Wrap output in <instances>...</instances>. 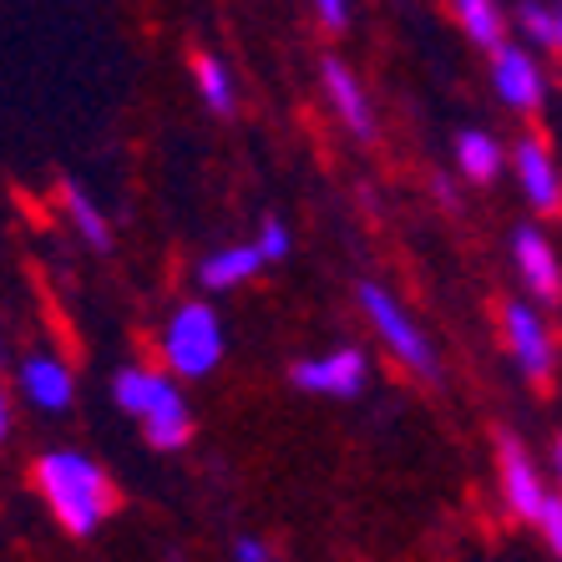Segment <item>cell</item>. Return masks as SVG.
Listing matches in <instances>:
<instances>
[{
    "mask_svg": "<svg viewBox=\"0 0 562 562\" xmlns=\"http://www.w3.org/2000/svg\"><path fill=\"white\" fill-rule=\"evenodd\" d=\"M21 391H26V401L36 411L61 416L71 406V395H77V380H71L66 360H56V355H26L21 360Z\"/></svg>",
    "mask_w": 562,
    "mask_h": 562,
    "instance_id": "cell-7",
    "label": "cell"
},
{
    "mask_svg": "<svg viewBox=\"0 0 562 562\" xmlns=\"http://www.w3.org/2000/svg\"><path fill=\"white\" fill-rule=\"evenodd\" d=\"M512 254H517V269H522L527 289L537 300H562V269H558V254L552 244L537 228H517L512 234Z\"/></svg>",
    "mask_w": 562,
    "mask_h": 562,
    "instance_id": "cell-12",
    "label": "cell"
},
{
    "mask_svg": "<svg viewBox=\"0 0 562 562\" xmlns=\"http://www.w3.org/2000/svg\"><path fill=\"white\" fill-rule=\"evenodd\" d=\"M178 385H172L168 375H157V370H147V366H122L117 370V380H112V401H117L127 416H153L157 406H168V401H178Z\"/></svg>",
    "mask_w": 562,
    "mask_h": 562,
    "instance_id": "cell-11",
    "label": "cell"
},
{
    "mask_svg": "<svg viewBox=\"0 0 562 562\" xmlns=\"http://www.w3.org/2000/svg\"><path fill=\"white\" fill-rule=\"evenodd\" d=\"M451 15L461 21V31H467L482 52H492L502 41V11L497 0H451Z\"/></svg>",
    "mask_w": 562,
    "mask_h": 562,
    "instance_id": "cell-17",
    "label": "cell"
},
{
    "mask_svg": "<svg viewBox=\"0 0 562 562\" xmlns=\"http://www.w3.org/2000/svg\"><path fill=\"white\" fill-rule=\"evenodd\" d=\"M263 269V254L259 244H228V249L209 254V259L198 263V284L209 289V294H223V289L244 284V279H254Z\"/></svg>",
    "mask_w": 562,
    "mask_h": 562,
    "instance_id": "cell-13",
    "label": "cell"
},
{
    "mask_svg": "<svg viewBox=\"0 0 562 562\" xmlns=\"http://www.w3.org/2000/svg\"><path fill=\"white\" fill-rule=\"evenodd\" d=\"M162 360H168L172 375H213L223 360V325L218 310L203 300H188L168 314L162 325V340H157Z\"/></svg>",
    "mask_w": 562,
    "mask_h": 562,
    "instance_id": "cell-2",
    "label": "cell"
},
{
    "mask_svg": "<svg viewBox=\"0 0 562 562\" xmlns=\"http://www.w3.org/2000/svg\"><path fill=\"white\" fill-rule=\"evenodd\" d=\"M314 11L325 26H345V11H350V0H314Z\"/></svg>",
    "mask_w": 562,
    "mask_h": 562,
    "instance_id": "cell-22",
    "label": "cell"
},
{
    "mask_svg": "<svg viewBox=\"0 0 562 562\" xmlns=\"http://www.w3.org/2000/svg\"><path fill=\"white\" fill-rule=\"evenodd\" d=\"M143 431L157 451H183L188 436H193V416H188V401H168V406H157L153 416H143Z\"/></svg>",
    "mask_w": 562,
    "mask_h": 562,
    "instance_id": "cell-15",
    "label": "cell"
},
{
    "mask_svg": "<svg viewBox=\"0 0 562 562\" xmlns=\"http://www.w3.org/2000/svg\"><path fill=\"white\" fill-rule=\"evenodd\" d=\"M497 451H502V497H507V507L517 512L522 522H532L537 507H542V476H537L532 457H527L512 436H502Z\"/></svg>",
    "mask_w": 562,
    "mask_h": 562,
    "instance_id": "cell-10",
    "label": "cell"
},
{
    "mask_svg": "<svg viewBox=\"0 0 562 562\" xmlns=\"http://www.w3.org/2000/svg\"><path fill=\"white\" fill-rule=\"evenodd\" d=\"M319 77H325V92H329V106L340 112V122L355 132V137H375V112H370V92L360 87V77H355L345 61H335L329 56L325 66H319Z\"/></svg>",
    "mask_w": 562,
    "mask_h": 562,
    "instance_id": "cell-8",
    "label": "cell"
},
{
    "mask_svg": "<svg viewBox=\"0 0 562 562\" xmlns=\"http://www.w3.org/2000/svg\"><path fill=\"white\" fill-rule=\"evenodd\" d=\"M0 355H5V345H0Z\"/></svg>",
    "mask_w": 562,
    "mask_h": 562,
    "instance_id": "cell-26",
    "label": "cell"
},
{
    "mask_svg": "<svg viewBox=\"0 0 562 562\" xmlns=\"http://www.w3.org/2000/svg\"><path fill=\"white\" fill-rule=\"evenodd\" d=\"M11 436V401H5V391H0V441Z\"/></svg>",
    "mask_w": 562,
    "mask_h": 562,
    "instance_id": "cell-24",
    "label": "cell"
},
{
    "mask_svg": "<svg viewBox=\"0 0 562 562\" xmlns=\"http://www.w3.org/2000/svg\"><path fill=\"white\" fill-rule=\"evenodd\" d=\"M492 92L512 106V112H537L542 106V66L532 52L497 41L492 46Z\"/></svg>",
    "mask_w": 562,
    "mask_h": 562,
    "instance_id": "cell-4",
    "label": "cell"
},
{
    "mask_svg": "<svg viewBox=\"0 0 562 562\" xmlns=\"http://www.w3.org/2000/svg\"><path fill=\"white\" fill-rule=\"evenodd\" d=\"M193 77H198V92H203V102H209V112H218V117H228L238 106V87L234 77H228V66L218 61V56L209 52H198L193 61Z\"/></svg>",
    "mask_w": 562,
    "mask_h": 562,
    "instance_id": "cell-16",
    "label": "cell"
},
{
    "mask_svg": "<svg viewBox=\"0 0 562 562\" xmlns=\"http://www.w3.org/2000/svg\"><path fill=\"white\" fill-rule=\"evenodd\" d=\"M234 558L238 562H263V558H269V548H263V542H254V537H244V542L234 548Z\"/></svg>",
    "mask_w": 562,
    "mask_h": 562,
    "instance_id": "cell-23",
    "label": "cell"
},
{
    "mask_svg": "<svg viewBox=\"0 0 562 562\" xmlns=\"http://www.w3.org/2000/svg\"><path fill=\"white\" fill-rule=\"evenodd\" d=\"M502 329H507V350L517 355V366L532 380H542L552 370V335L542 325V314L532 304H507L502 310Z\"/></svg>",
    "mask_w": 562,
    "mask_h": 562,
    "instance_id": "cell-6",
    "label": "cell"
},
{
    "mask_svg": "<svg viewBox=\"0 0 562 562\" xmlns=\"http://www.w3.org/2000/svg\"><path fill=\"white\" fill-rule=\"evenodd\" d=\"M517 21H522V31L537 46L562 52V0H527L522 11H517Z\"/></svg>",
    "mask_w": 562,
    "mask_h": 562,
    "instance_id": "cell-19",
    "label": "cell"
},
{
    "mask_svg": "<svg viewBox=\"0 0 562 562\" xmlns=\"http://www.w3.org/2000/svg\"><path fill=\"white\" fill-rule=\"evenodd\" d=\"M552 467H558V486H562V436H558V446H552Z\"/></svg>",
    "mask_w": 562,
    "mask_h": 562,
    "instance_id": "cell-25",
    "label": "cell"
},
{
    "mask_svg": "<svg viewBox=\"0 0 562 562\" xmlns=\"http://www.w3.org/2000/svg\"><path fill=\"white\" fill-rule=\"evenodd\" d=\"M66 213H71V223H77V234L92 244L97 254H112V228H106V218H102V209H97L92 198L81 193L77 183H66Z\"/></svg>",
    "mask_w": 562,
    "mask_h": 562,
    "instance_id": "cell-18",
    "label": "cell"
},
{
    "mask_svg": "<svg viewBox=\"0 0 562 562\" xmlns=\"http://www.w3.org/2000/svg\"><path fill=\"white\" fill-rule=\"evenodd\" d=\"M36 486L52 517L71 537H92L106 522V512L117 507V492L106 482V471L87 461L81 451H52L36 461Z\"/></svg>",
    "mask_w": 562,
    "mask_h": 562,
    "instance_id": "cell-1",
    "label": "cell"
},
{
    "mask_svg": "<svg viewBox=\"0 0 562 562\" xmlns=\"http://www.w3.org/2000/svg\"><path fill=\"white\" fill-rule=\"evenodd\" d=\"M457 168L467 172L471 183H492L502 172V147H497V137L492 132H461L457 137Z\"/></svg>",
    "mask_w": 562,
    "mask_h": 562,
    "instance_id": "cell-14",
    "label": "cell"
},
{
    "mask_svg": "<svg viewBox=\"0 0 562 562\" xmlns=\"http://www.w3.org/2000/svg\"><path fill=\"white\" fill-rule=\"evenodd\" d=\"M289 380L310 395H340L345 401V395H360V385H366V355L345 345V350H329L319 360H300L289 370Z\"/></svg>",
    "mask_w": 562,
    "mask_h": 562,
    "instance_id": "cell-5",
    "label": "cell"
},
{
    "mask_svg": "<svg viewBox=\"0 0 562 562\" xmlns=\"http://www.w3.org/2000/svg\"><path fill=\"white\" fill-rule=\"evenodd\" d=\"M532 522L542 527V537H548V548L562 558V497H548V492H542V507H537Z\"/></svg>",
    "mask_w": 562,
    "mask_h": 562,
    "instance_id": "cell-21",
    "label": "cell"
},
{
    "mask_svg": "<svg viewBox=\"0 0 562 562\" xmlns=\"http://www.w3.org/2000/svg\"><path fill=\"white\" fill-rule=\"evenodd\" d=\"M259 254H263V263H284L289 259V249H294V238H289V228L279 218H263V228H259Z\"/></svg>",
    "mask_w": 562,
    "mask_h": 562,
    "instance_id": "cell-20",
    "label": "cell"
},
{
    "mask_svg": "<svg viewBox=\"0 0 562 562\" xmlns=\"http://www.w3.org/2000/svg\"><path fill=\"white\" fill-rule=\"evenodd\" d=\"M512 168H517V183H522L527 203H532L537 213H558L562 209V178L558 168H552V157L542 143H517V153H512Z\"/></svg>",
    "mask_w": 562,
    "mask_h": 562,
    "instance_id": "cell-9",
    "label": "cell"
},
{
    "mask_svg": "<svg viewBox=\"0 0 562 562\" xmlns=\"http://www.w3.org/2000/svg\"><path fill=\"white\" fill-rule=\"evenodd\" d=\"M360 294V310H366V319H370V329L380 335V345L401 360V366L411 370V375H420V380H436L441 375V360H436V350H431V340H426V329L411 319L406 310H401V300H395L385 284H360L355 289Z\"/></svg>",
    "mask_w": 562,
    "mask_h": 562,
    "instance_id": "cell-3",
    "label": "cell"
}]
</instances>
